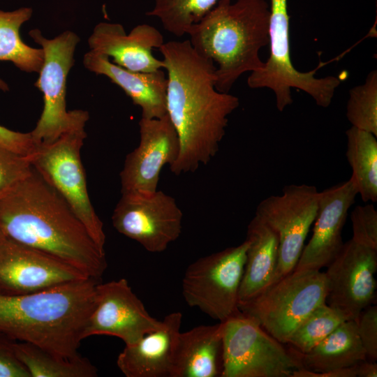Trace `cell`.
<instances>
[{"label":"cell","instance_id":"obj_1","mask_svg":"<svg viewBox=\"0 0 377 377\" xmlns=\"http://www.w3.org/2000/svg\"><path fill=\"white\" fill-rule=\"evenodd\" d=\"M159 51L168 74L167 114L180 147L170 170L175 175L194 172L216 155L239 100L216 89L214 63L200 55L189 40L164 43Z\"/></svg>","mask_w":377,"mask_h":377},{"label":"cell","instance_id":"obj_2","mask_svg":"<svg viewBox=\"0 0 377 377\" xmlns=\"http://www.w3.org/2000/svg\"><path fill=\"white\" fill-rule=\"evenodd\" d=\"M0 233L62 260L100 280L105 253L92 239L67 202L32 166L0 198Z\"/></svg>","mask_w":377,"mask_h":377},{"label":"cell","instance_id":"obj_3","mask_svg":"<svg viewBox=\"0 0 377 377\" xmlns=\"http://www.w3.org/2000/svg\"><path fill=\"white\" fill-rule=\"evenodd\" d=\"M99 281L87 278L27 295H0V332L66 358L78 357Z\"/></svg>","mask_w":377,"mask_h":377},{"label":"cell","instance_id":"obj_4","mask_svg":"<svg viewBox=\"0 0 377 377\" xmlns=\"http://www.w3.org/2000/svg\"><path fill=\"white\" fill-rule=\"evenodd\" d=\"M267 0H220L188 32L193 49L218 64L215 87L228 93L244 73L259 71L260 49L269 43Z\"/></svg>","mask_w":377,"mask_h":377},{"label":"cell","instance_id":"obj_5","mask_svg":"<svg viewBox=\"0 0 377 377\" xmlns=\"http://www.w3.org/2000/svg\"><path fill=\"white\" fill-rule=\"evenodd\" d=\"M327 290L325 272L293 270L254 297L239 303V309L275 339L286 344L299 325L326 303Z\"/></svg>","mask_w":377,"mask_h":377},{"label":"cell","instance_id":"obj_6","mask_svg":"<svg viewBox=\"0 0 377 377\" xmlns=\"http://www.w3.org/2000/svg\"><path fill=\"white\" fill-rule=\"evenodd\" d=\"M269 8L270 54L263 67L249 76L248 86L271 89L280 112L292 104V88L308 94L318 106L328 107L341 80L334 76L318 78L315 77L316 69L301 72L294 67L290 57L288 0H269Z\"/></svg>","mask_w":377,"mask_h":377},{"label":"cell","instance_id":"obj_7","mask_svg":"<svg viewBox=\"0 0 377 377\" xmlns=\"http://www.w3.org/2000/svg\"><path fill=\"white\" fill-rule=\"evenodd\" d=\"M30 36L41 46L44 59L35 86L43 96L44 106L34 129L30 132L36 145L47 144L64 133L85 126L89 113L82 110L67 111L66 80L74 64V52L80 38L66 31L53 39H47L38 29Z\"/></svg>","mask_w":377,"mask_h":377},{"label":"cell","instance_id":"obj_8","mask_svg":"<svg viewBox=\"0 0 377 377\" xmlns=\"http://www.w3.org/2000/svg\"><path fill=\"white\" fill-rule=\"evenodd\" d=\"M84 126L73 128L54 141L36 145L32 166L67 202L101 250L105 251L103 223L89 196L80 151Z\"/></svg>","mask_w":377,"mask_h":377},{"label":"cell","instance_id":"obj_9","mask_svg":"<svg viewBox=\"0 0 377 377\" xmlns=\"http://www.w3.org/2000/svg\"><path fill=\"white\" fill-rule=\"evenodd\" d=\"M223 323L221 377H291L302 368L291 348L239 311Z\"/></svg>","mask_w":377,"mask_h":377},{"label":"cell","instance_id":"obj_10","mask_svg":"<svg viewBox=\"0 0 377 377\" xmlns=\"http://www.w3.org/2000/svg\"><path fill=\"white\" fill-rule=\"evenodd\" d=\"M248 242L201 257L186 268L182 290L186 303L223 322L236 315Z\"/></svg>","mask_w":377,"mask_h":377},{"label":"cell","instance_id":"obj_11","mask_svg":"<svg viewBox=\"0 0 377 377\" xmlns=\"http://www.w3.org/2000/svg\"><path fill=\"white\" fill-rule=\"evenodd\" d=\"M318 198L315 186L290 184L281 194L270 195L257 205L255 214L279 237L278 263L270 285L294 270L316 219Z\"/></svg>","mask_w":377,"mask_h":377},{"label":"cell","instance_id":"obj_12","mask_svg":"<svg viewBox=\"0 0 377 377\" xmlns=\"http://www.w3.org/2000/svg\"><path fill=\"white\" fill-rule=\"evenodd\" d=\"M183 213L175 199L162 191L122 193L112 223L120 234L137 242L147 251L161 253L182 232Z\"/></svg>","mask_w":377,"mask_h":377},{"label":"cell","instance_id":"obj_13","mask_svg":"<svg viewBox=\"0 0 377 377\" xmlns=\"http://www.w3.org/2000/svg\"><path fill=\"white\" fill-rule=\"evenodd\" d=\"M87 278L62 260L0 233V295H27Z\"/></svg>","mask_w":377,"mask_h":377},{"label":"cell","instance_id":"obj_14","mask_svg":"<svg viewBox=\"0 0 377 377\" xmlns=\"http://www.w3.org/2000/svg\"><path fill=\"white\" fill-rule=\"evenodd\" d=\"M327 267L326 303L356 320L376 297L377 251L351 238Z\"/></svg>","mask_w":377,"mask_h":377},{"label":"cell","instance_id":"obj_15","mask_svg":"<svg viewBox=\"0 0 377 377\" xmlns=\"http://www.w3.org/2000/svg\"><path fill=\"white\" fill-rule=\"evenodd\" d=\"M161 321L150 316L126 279L98 283L96 304L83 339L108 335L118 337L126 346L132 345L158 328Z\"/></svg>","mask_w":377,"mask_h":377},{"label":"cell","instance_id":"obj_16","mask_svg":"<svg viewBox=\"0 0 377 377\" xmlns=\"http://www.w3.org/2000/svg\"><path fill=\"white\" fill-rule=\"evenodd\" d=\"M140 143L126 156L120 172L121 193H151L157 191L160 173L179 153V140L168 114L158 119H140Z\"/></svg>","mask_w":377,"mask_h":377},{"label":"cell","instance_id":"obj_17","mask_svg":"<svg viewBox=\"0 0 377 377\" xmlns=\"http://www.w3.org/2000/svg\"><path fill=\"white\" fill-rule=\"evenodd\" d=\"M357 191L349 179L319 192L313 235L294 270L327 267L341 249L342 230Z\"/></svg>","mask_w":377,"mask_h":377},{"label":"cell","instance_id":"obj_18","mask_svg":"<svg viewBox=\"0 0 377 377\" xmlns=\"http://www.w3.org/2000/svg\"><path fill=\"white\" fill-rule=\"evenodd\" d=\"M91 51L112 57V63L127 70L154 72L164 68L163 60L152 53L164 43L161 33L154 27L142 24L126 34L118 23L100 22L89 38Z\"/></svg>","mask_w":377,"mask_h":377},{"label":"cell","instance_id":"obj_19","mask_svg":"<svg viewBox=\"0 0 377 377\" xmlns=\"http://www.w3.org/2000/svg\"><path fill=\"white\" fill-rule=\"evenodd\" d=\"M182 314H168L155 330L126 346L117 365L126 377H170Z\"/></svg>","mask_w":377,"mask_h":377},{"label":"cell","instance_id":"obj_20","mask_svg":"<svg viewBox=\"0 0 377 377\" xmlns=\"http://www.w3.org/2000/svg\"><path fill=\"white\" fill-rule=\"evenodd\" d=\"M84 65L97 75L108 77L121 87L142 110V118L158 119L167 114V76L161 69L154 72L127 70L92 51L85 54Z\"/></svg>","mask_w":377,"mask_h":377},{"label":"cell","instance_id":"obj_21","mask_svg":"<svg viewBox=\"0 0 377 377\" xmlns=\"http://www.w3.org/2000/svg\"><path fill=\"white\" fill-rule=\"evenodd\" d=\"M223 323L179 332L170 377H221Z\"/></svg>","mask_w":377,"mask_h":377},{"label":"cell","instance_id":"obj_22","mask_svg":"<svg viewBox=\"0 0 377 377\" xmlns=\"http://www.w3.org/2000/svg\"><path fill=\"white\" fill-rule=\"evenodd\" d=\"M246 258L239 293V303L247 301L268 287L279 257L276 232L257 215L249 223Z\"/></svg>","mask_w":377,"mask_h":377},{"label":"cell","instance_id":"obj_23","mask_svg":"<svg viewBox=\"0 0 377 377\" xmlns=\"http://www.w3.org/2000/svg\"><path fill=\"white\" fill-rule=\"evenodd\" d=\"M290 348L300 360L302 368L314 372L348 367L367 360L356 322L353 320L343 323L306 353Z\"/></svg>","mask_w":377,"mask_h":377},{"label":"cell","instance_id":"obj_24","mask_svg":"<svg viewBox=\"0 0 377 377\" xmlns=\"http://www.w3.org/2000/svg\"><path fill=\"white\" fill-rule=\"evenodd\" d=\"M32 15L31 8L13 11L0 10V61L13 63L20 70L39 73L44 59L42 48H34L23 42L21 26ZM0 89L8 91V84L0 78Z\"/></svg>","mask_w":377,"mask_h":377},{"label":"cell","instance_id":"obj_25","mask_svg":"<svg viewBox=\"0 0 377 377\" xmlns=\"http://www.w3.org/2000/svg\"><path fill=\"white\" fill-rule=\"evenodd\" d=\"M346 156L362 201H377V140L371 133L351 126L346 131Z\"/></svg>","mask_w":377,"mask_h":377},{"label":"cell","instance_id":"obj_26","mask_svg":"<svg viewBox=\"0 0 377 377\" xmlns=\"http://www.w3.org/2000/svg\"><path fill=\"white\" fill-rule=\"evenodd\" d=\"M16 355L31 377H96L97 368L87 358L79 355L66 358L34 344L17 341Z\"/></svg>","mask_w":377,"mask_h":377},{"label":"cell","instance_id":"obj_27","mask_svg":"<svg viewBox=\"0 0 377 377\" xmlns=\"http://www.w3.org/2000/svg\"><path fill=\"white\" fill-rule=\"evenodd\" d=\"M220 0H154L146 15L155 17L169 33L182 37L199 22Z\"/></svg>","mask_w":377,"mask_h":377},{"label":"cell","instance_id":"obj_28","mask_svg":"<svg viewBox=\"0 0 377 377\" xmlns=\"http://www.w3.org/2000/svg\"><path fill=\"white\" fill-rule=\"evenodd\" d=\"M348 320L342 311L324 303L299 325L286 344L301 353H306Z\"/></svg>","mask_w":377,"mask_h":377},{"label":"cell","instance_id":"obj_29","mask_svg":"<svg viewBox=\"0 0 377 377\" xmlns=\"http://www.w3.org/2000/svg\"><path fill=\"white\" fill-rule=\"evenodd\" d=\"M346 117L351 126L377 137V71H371L364 84L349 91Z\"/></svg>","mask_w":377,"mask_h":377},{"label":"cell","instance_id":"obj_30","mask_svg":"<svg viewBox=\"0 0 377 377\" xmlns=\"http://www.w3.org/2000/svg\"><path fill=\"white\" fill-rule=\"evenodd\" d=\"M30 157L16 153L0 144V198L31 171Z\"/></svg>","mask_w":377,"mask_h":377},{"label":"cell","instance_id":"obj_31","mask_svg":"<svg viewBox=\"0 0 377 377\" xmlns=\"http://www.w3.org/2000/svg\"><path fill=\"white\" fill-rule=\"evenodd\" d=\"M352 239L377 251V211L374 205H357L350 214Z\"/></svg>","mask_w":377,"mask_h":377},{"label":"cell","instance_id":"obj_32","mask_svg":"<svg viewBox=\"0 0 377 377\" xmlns=\"http://www.w3.org/2000/svg\"><path fill=\"white\" fill-rule=\"evenodd\" d=\"M355 322L367 358L374 362L377 359V306L370 304L366 307Z\"/></svg>","mask_w":377,"mask_h":377},{"label":"cell","instance_id":"obj_33","mask_svg":"<svg viewBox=\"0 0 377 377\" xmlns=\"http://www.w3.org/2000/svg\"><path fill=\"white\" fill-rule=\"evenodd\" d=\"M17 341L0 332V377H31L16 355L15 345Z\"/></svg>","mask_w":377,"mask_h":377},{"label":"cell","instance_id":"obj_34","mask_svg":"<svg viewBox=\"0 0 377 377\" xmlns=\"http://www.w3.org/2000/svg\"><path fill=\"white\" fill-rule=\"evenodd\" d=\"M0 144L20 154L30 156L36 145L29 133H20L0 125Z\"/></svg>","mask_w":377,"mask_h":377},{"label":"cell","instance_id":"obj_35","mask_svg":"<svg viewBox=\"0 0 377 377\" xmlns=\"http://www.w3.org/2000/svg\"><path fill=\"white\" fill-rule=\"evenodd\" d=\"M291 377H356V364L322 372H314L300 368L295 370Z\"/></svg>","mask_w":377,"mask_h":377},{"label":"cell","instance_id":"obj_36","mask_svg":"<svg viewBox=\"0 0 377 377\" xmlns=\"http://www.w3.org/2000/svg\"><path fill=\"white\" fill-rule=\"evenodd\" d=\"M377 364L366 360L356 364V377H376Z\"/></svg>","mask_w":377,"mask_h":377}]
</instances>
